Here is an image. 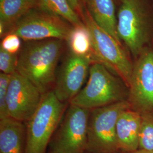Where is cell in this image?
Returning a JSON list of instances; mask_svg holds the SVG:
<instances>
[{
  "label": "cell",
  "instance_id": "6da1fadb",
  "mask_svg": "<svg viewBox=\"0 0 153 153\" xmlns=\"http://www.w3.org/2000/svg\"><path fill=\"white\" fill-rule=\"evenodd\" d=\"M63 42L57 39L26 42L18 54L16 71L32 82L43 95L55 85Z\"/></svg>",
  "mask_w": 153,
  "mask_h": 153
},
{
  "label": "cell",
  "instance_id": "7a4b0ae2",
  "mask_svg": "<svg viewBox=\"0 0 153 153\" xmlns=\"http://www.w3.org/2000/svg\"><path fill=\"white\" fill-rule=\"evenodd\" d=\"M126 95L120 79L103 64L94 62L90 66L86 85L70 103L92 110L125 100Z\"/></svg>",
  "mask_w": 153,
  "mask_h": 153
},
{
  "label": "cell",
  "instance_id": "3957f363",
  "mask_svg": "<svg viewBox=\"0 0 153 153\" xmlns=\"http://www.w3.org/2000/svg\"><path fill=\"white\" fill-rule=\"evenodd\" d=\"M81 19L91 33L94 53L98 62L115 72L129 88L133 65L122 44L99 26L85 5Z\"/></svg>",
  "mask_w": 153,
  "mask_h": 153
},
{
  "label": "cell",
  "instance_id": "277c9868",
  "mask_svg": "<svg viewBox=\"0 0 153 153\" xmlns=\"http://www.w3.org/2000/svg\"><path fill=\"white\" fill-rule=\"evenodd\" d=\"M64 108V103L53 91L44 94L38 109L27 121L25 153H46Z\"/></svg>",
  "mask_w": 153,
  "mask_h": 153
},
{
  "label": "cell",
  "instance_id": "5b68a950",
  "mask_svg": "<svg viewBox=\"0 0 153 153\" xmlns=\"http://www.w3.org/2000/svg\"><path fill=\"white\" fill-rule=\"evenodd\" d=\"M123 100L92 109L88 126L87 152L91 153H116L119 150L116 138V124L121 112L130 108Z\"/></svg>",
  "mask_w": 153,
  "mask_h": 153
},
{
  "label": "cell",
  "instance_id": "8992f818",
  "mask_svg": "<svg viewBox=\"0 0 153 153\" xmlns=\"http://www.w3.org/2000/svg\"><path fill=\"white\" fill-rule=\"evenodd\" d=\"M72 27L60 16L34 9L14 24L7 33H16L26 42L49 39L66 41Z\"/></svg>",
  "mask_w": 153,
  "mask_h": 153
},
{
  "label": "cell",
  "instance_id": "52a82bcc",
  "mask_svg": "<svg viewBox=\"0 0 153 153\" xmlns=\"http://www.w3.org/2000/svg\"><path fill=\"white\" fill-rule=\"evenodd\" d=\"M117 33L131 54L137 58L149 38L148 18L141 0L121 3L117 17Z\"/></svg>",
  "mask_w": 153,
  "mask_h": 153
},
{
  "label": "cell",
  "instance_id": "ba28073f",
  "mask_svg": "<svg viewBox=\"0 0 153 153\" xmlns=\"http://www.w3.org/2000/svg\"><path fill=\"white\" fill-rule=\"evenodd\" d=\"M90 111L71 104L53 141L52 152L56 153L86 152Z\"/></svg>",
  "mask_w": 153,
  "mask_h": 153
},
{
  "label": "cell",
  "instance_id": "9c48e42d",
  "mask_svg": "<svg viewBox=\"0 0 153 153\" xmlns=\"http://www.w3.org/2000/svg\"><path fill=\"white\" fill-rule=\"evenodd\" d=\"M128 102L131 108L147 113L153 110V51H143L133 65Z\"/></svg>",
  "mask_w": 153,
  "mask_h": 153
},
{
  "label": "cell",
  "instance_id": "30bf717a",
  "mask_svg": "<svg viewBox=\"0 0 153 153\" xmlns=\"http://www.w3.org/2000/svg\"><path fill=\"white\" fill-rule=\"evenodd\" d=\"M43 95L32 82L15 72L11 75L7 97L9 117L27 121L38 109Z\"/></svg>",
  "mask_w": 153,
  "mask_h": 153
},
{
  "label": "cell",
  "instance_id": "8fae6325",
  "mask_svg": "<svg viewBox=\"0 0 153 153\" xmlns=\"http://www.w3.org/2000/svg\"><path fill=\"white\" fill-rule=\"evenodd\" d=\"M93 61L70 53L56 77L53 91L61 102L71 100L81 90Z\"/></svg>",
  "mask_w": 153,
  "mask_h": 153
},
{
  "label": "cell",
  "instance_id": "7c38bea8",
  "mask_svg": "<svg viewBox=\"0 0 153 153\" xmlns=\"http://www.w3.org/2000/svg\"><path fill=\"white\" fill-rule=\"evenodd\" d=\"M142 114L130 108L121 112L116 124V138L119 150L131 153L139 148Z\"/></svg>",
  "mask_w": 153,
  "mask_h": 153
},
{
  "label": "cell",
  "instance_id": "4fadbf2b",
  "mask_svg": "<svg viewBox=\"0 0 153 153\" xmlns=\"http://www.w3.org/2000/svg\"><path fill=\"white\" fill-rule=\"evenodd\" d=\"M26 131L22 121L10 117L0 121V153H25Z\"/></svg>",
  "mask_w": 153,
  "mask_h": 153
},
{
  "label": "cell",
  "instance_id": "5bb4252c",
  "mask_svg": "<svg viewBox=\"0 0 153 153\" xmlns=\"http://www.w3.org/2000/svg\"><path fill=\"white\" fill-rule=\"evenodd\" d=\"M37 9V0H0L1 38L23 16Z\"/></svg>",
  "mask_w": 153,
  "mask_h": 153
},
{
  "label": "cell",
  "instance_id": "9a60e30c",
  "mask_svg": "<svg viewBox=\"0 0 153 153\" xmlns=\"http://www.w3.org/2000/svg\"><path fill=\"white\" fill-rule=\"evenodd\" d=\"M85 6L94 21L121 44L117 33V17L114 0H85Z\"/></svg>",
  "mask_w": 153,
  "mask_h": 153
},
{
  "label": "cell",
  "instance_id": "2e32d148",
  "mask_svg": "<svg viewBox=\"0 0 153 153\" xmlns=\"http://www.w3.org/2000/svg\"><path fill=\"white\" fill-rule=\"evenodd\" d=\"M66 42L73 55L98 62L94 53L91 33L84 23L73 26Z\"/></svg>",
  "mask_w": 153,
  "mask_h": 153
},
{
  "label": "cell",
  "instance_id": "e0dca14e",
  "mask_svg": "<svg viewBox=\"0 0 153 153\" xmlns=\"http://www.w3.org/2000/svg\"><path fill=\"white\" fill-rule=\"evenodd\" d=\"M39 10L60 16L72 26L83 23L69 0H37Z\"/></svg>",
  "mask_w": 153,
  "mask_h": 153
},
{
  "label": "cell",
  "instance_id": "ac0fdd59",
  "mask_svg": "<svg viewBox=\"0 0 153 153\" xmlns=\"http://www.w3.org/2000/svg\"><path fill=\"white\" fill-rule=\"evenodd\" d=\"M138 149L153 152V115L150 112L142 114Z\"/></svg>",
  "mask_w": 153,
  "mask_h": 153
},
{
  "label": "cell",
  "instance_id": "d6986e66",
  "mask_svg": "<svg viewBox=\"0 0 153 153\" xmlns=\"http://www.w3.org/2000/svg\"><path fill=\"white\" fill-rule=\"evenodd\" d=\"M18 61V54H12L0 48V70L1 73L11 75L16 72Z\"/></svg>",
  "mask_w": 153,
  "mask_h": 153
},
{
  "label": "cell",
  "instance_id": "ffe728a7",
  "mask_svg": "<svg viewBox=\"0 0 153 153\" xmlns=\"http://www.w3.org/2000/svg\"><path fill=\"white\" fill-rule=\"evenodd\" d=\"M11 79L10 74H0V120L8 117L7 109V97Z\"/></svg>",
  "mask_w": 153,
  "mask_h": 153
},
{
  "label": "cell",
  "instance_id": "44dd1931",
  "mask_svg": "<svg viewBox=\"0 0 153 153\" xmlns=\"http://www.w3.org/2000/svg\"><path fill=\"white\" fill-rule=\"evenodd\" d=\"M21 39L14 33H9L1 40L0 48L12 54H18L21 49Z\"/></svg>",
  "mask_w": 153,
  "mask_h": 153
},
{
  "label": "cell",
  "instance_id": "7402d4cb",
  "mask_svg": "<svg viewBox=\"0 0 153 153\" xmlns=\"http://www.w3.org/2000/svg\"><path fill=\"white\" fill-rule=\"evenodd\" d=\"M72 7L81 18L84 6L85 5V0H69Z\"/></svg>",
  "mask_w": 153,
  "mask_h": 153
},
{
  "label": "cell",
  "instance_id": "603a6c76",
  "mask_svg": "<svg viewBox=\"0 0 153 153\" xmlns=\"http://www.w3.org/2000/svg\"><path fill=\"white\" fill-rule=\"evenodd\" d=\"M126 153H153V152L145 150H141V149H138L137 150H136L134 152H133Z\"/></svg>",
  "mask_w": 153,
  "mask_h": 153
},
{
  "label": "cell",
  "instance_id": "cb8c5ba5",
  "mask_svg": "<svg viewBox=\"0 0 153 153\" xmlns=\"http://www.w3.org/2000/svg\"><path fill=\"white\" fill-rule=\"evenodd\" d=\"M121 1V3H123V2H125L126 1V0H120Z\"/></svg>",
  "mask_w": 153,
  "mask_h": 153
},
{
  "label": "cell",
  "instance_id": "d4e9b609",
  "mask_svg": "<svg viewBox=\"0 0 153 153\" xmlns=\"http://www.w3.org/2000/svg\"><path fill=\"white\" fill-rule=\"evenodd\" d=\"M51 153H55V152H52H52H51Z\"/></svg>",
  "mask_w": 153,
  "mask_h": 153
},
{
  "label": "cell",
  "instance_id": "484cf974",
  "mask_svg": "<svg viewBox=\"0 0 153 153\" xmlns=\"http://www.w3.org/2000/svg\"><path fill=\"white\" fill-rule=\"evenodd\" d=\"M90 153V152H87V151H86V153Z\"/></svg>",
  "mask_w": 153,
  "mask_h": 153
}]
</instances>
